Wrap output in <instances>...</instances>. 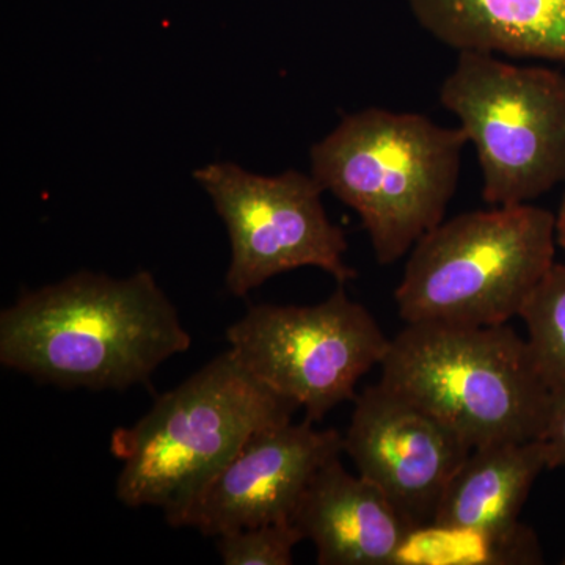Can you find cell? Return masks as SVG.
Listing matches in <instances>:
<instances>
[{
    "label": "cell",
    "instance_id": "obj_1",
    "mask_svg": "<svg viewBox=\"0 0 565 565\" xmlns=\"http://www.w3.org/2000/svg\"><path fill=\"white\" fill-rule=\"evenodd\" d=\"M192 338L148 270H81L21 294L0 313V363L43 384L125 392L150 384Z\"/></svg>",
    "mask_w": 565,
    "mask_h": 565
},
{
    "label": "cell",
    "instance_id": "obj_2",
    "mask_svg": "<svg viewBox=\"0 0 565 565\" xmlns=\"http://www.w3.org/2000/svg\"><path fill=\"white\" fill-rule=\"evenodd\" d=\"M297 411L226 349L111 434L121 462L115 497L126 508L161 509L173 526L248 438L292 422Z\"/></svg>",
    "mask_w": 565,
    "mask_h": 565
},
{
    "label": "cell",
    "instance_id": "obj_3",
    "mask_svg": "<svg viewBox=\"0 0 565 565\" xmlns=\"http://www.w3.org/2000/svg\"><path fill=\"white\" fill-rule=\"evenodd\" d=\"M467 143L462 129L426 115L367 107L311 147V174L359 214L375 259L388 266L445 221Z\"/></svg>",
    "mask_w": 565,
    "mask_h": 565
},
{
    "label": "cell",
    "instance_id": "obj_4",
    "mask_svg": "<svg viewBox=\"0 0 565 565\" xmlns=\"http://www.w3.org/2000/svg\"><path fill=\"white\" fill-rule=\"evenodd\" d=\"M381 371L379 382L437 416L471 449L545 433L553 392L526 338L509 323H407Z\"/></svg>",
    "mask_w": 565,
    "mask_h": 565
},
{
    "label": "cell",
    "instance_id": "obj_5",
    "mask_svg": "<svg viewBox=\"0 0 565 565\" xmlns=\"http://www.w3.org/2000/svg\"><path fill=\"white\" fill-rule=\"evenodd\" d=\"M556 244V215L531 203L456 215L412 248L397 311L405 323H509L555 264Z\"/></svg>",
    "mask_w": 565,
    "mask_h": 565
},
{
    "label": "cell",
    "instance_id": "obj_6",
    "mask_svg": "<svg viewBox=\"0 0 565 565\" xmlns=\"http://www.w3.org/2000/svg\"><path fill=\"white\" fill-rule=\"evenodd\" d=\"M440 102L473 143L490 206H516L565 182V74L459 52Z\"/></svg>",
    "mask_w": 565,
    "mask_h": 565
},
{
    "label": "cell",
    "instance_id": "obj_7",
    "mask_svg": "<svg viewBox=\"0 0 565 565\" xmlns=\"http://www.w3.org/2000/svg\"><path fill=\"white\" fill-rule=\"evenodd\" d=\"M225 337L256 379L313 423L355 399L360 379L381 366L392 343L343 282L316 305H253Z\"/></svg>",
    "mask_w": 565,
    "mask_h": 565
},
{
    "label": "cell",
    "instance_id": "obj_8",
    "mask_svg": "<svg viewBox=\"0 0 565 565\" xmlns=\"http://www.w3.org/2000/svg\"><path fill=\"white\" fill-rule=\"evenodd\" d=\"M193 178L228 230L232 259L225 282L234 297L300 267H318L343 285L356 277L344 259L345 234L327 215L326 191L313 174L288 170L263 177L233 162H214Z\"/></svg>",
    "mask_w": 565,
    "mask_h": 565
},
{
    "label": "cell",
    "instance_id": "obj_9",
    "mask_svg": "<svg viewBox=\"0 0 565 565\" xmlns=\"http://www.w3.org/2000/svg\"><path fill=\"white\" fill-rule=\"evenodd\" d=\"M353 401L343 452L408 525H429L470 446L437 416L382 382Z\"/></svg>",
    "mask_w": 565,
    "mask_h": 565
},
{
    "label": "cell",
    "instance_id": "obj_10",
    "mask_svg": "<svg viewBox=\"0 0 565 565\" xmlns=\"http://www.w3.org/2000/svg\"><path fill=\"white\" fill-rule=\"evenodd\" d=\"M343 452V434L288 422L245 441L182 512L173 527L217 537L244 527L291 520L316 473Z\"/></svg>",
    "mask_w": 565,
    "mask_h": 565
},
{
    "label": "cell",
    "instance_id": "obj_11",
    "mask_svg": "<svg viewBox=\"0 0 565 565\" xmlns=\"http://www.w3.org/2000/svg\"><path fill=\"white\" fill-rule=\"evenodd\" d=\"M291 522L313 542L319 565H393L414 530L373 482L334 457L316 473Z\"/></svg>",
    "mask_w": 565,
    "mask_h": 565
},
{
    "label": "cell",
    "instance_id": "obj_12",
    "mask_svg": "<svg viewBox=\"0 0 565 565\" xmlns=\"http://www.w3.org/2000/svg\"><path fill=\"white\" fill-rule=\"evenodd\" d=\"M415 20L452 50L565 65V0H407Z\"/></svg>",
    "mask_w": 565,
    "mask_h": 565
},
{
    "label": "cell",
    "instance_id": "obj_13",
    "mask_svg": "<svg viewBox=\"0 0 565 565\" xmlns=\"http://www.w3.org/2000/svg\"><path fill=\"white\" fill-rule=\"evenodd\" d=\"M545 470L548 456L541 438L471 449L449 482L433 523L490 530L515 525Z\"/></svg>",
    "mask_w": 565,
    "mask_h": 565
},
{
    "label": "cell",
    "instance_id": "obj_14",
    "mask_svg": "<svg viewBox=\"0 0 565 565\" xmlns=\"http://www.w3.org/2000/svg\"><path fill=\"white\" fill-rule=\"evenodd\" d=\"M544 563L537 534L525 523L467 527L429 523L405 535L393 565H537Z\"/></svg>",
    "mask_w": 565,
    "mask_h": 565
},
{
    "label": "cell",
    "instance_id": "obj_15",
    "mask_svg": "<svg viewBox=\"0 0 565 565\" xmlns=\"http://www.w3.org/2000/svg\"><path fill=\"white\" fill-rule=\"evenodd\" d=\"M520 318L527 344L550 388L565 385V264H553L531 294Z\"/></svg>",
    "mask_w": 565,
    "mask_h": 565
},
{
    "label": "cell",
    "instance_id": "obj_16",
    "mask_svg": "<svg viewBox=\"0 0 565 565\" xmlns=\"http://www.w3.org/2000/svg\"><path fill=\"white\" fill-rule=\"evenodd\" d=\"M302 541L299 527L286 520L217 535L215 548L225 565H291Z\"/></svg>",
    "mask_w": 565,
    "mask_h": 565
},
{
    "label": "cell",
    "instance_id": "obj_17",
    "mask_svg": "<svg viewBox=\"0 0 565 565\" xmlns=\"http://www.w3.org/2000/svg\"><path fill=\"white\" fill-rule=\"evenodd\" d=\"M541 440H544L548 456V470L565 467V385L553 390L548 419Z\"/></svg>",
    "mask_w": 565,
    "mask_h": 565
},
{
    "label": "cell",
    "instance_id": "obj_18",
    "mask_svg": "<svg viewBox=\"0 0 565 565\" xmlns=\"http://www.w3.org/2000/svg\"><path fill=\"white\" fill-rule=\"evenodd\" d=\"M556 243L565 252V193L556 215Z\"/></svg>",
    "mask_w": 565,
    "mask_h": 565
},
{
    "label": "cell",
    "instance_id": "obj_19",
    "mask_svg": "<svg viewBox=\"0 0 565 565\" xmlns=\"http://www.w3.org/2000/svg\"><path fill=\"white\" fill-rule=\"evenodd\" d=\"M561 564L565 565V553H564L563 557H561Z\"/></svg>",
    "mask_w": 565,
    "mask_h": 565
}]
</instances>
